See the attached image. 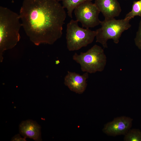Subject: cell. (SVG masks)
<instances>
[{
	"instance_id": "cell-5",
	"label": "cell",
	"mask_w": 141,
	"mask_h": 141,
	"mask_svg": "<svg viewBox=\"0 0 141 141\" xmlns=\"http://www.w3.org/2000/svg\"><path fill=\"white\" fill-rule=\"evenodd\" d=\"M96 33V30L80 27L77 20H71L67 25L66 38L68 50L73 51L86 46L93 42Z\"/></svg>"
},
{
	"instance_id": "cell-3",
	"label": "cell",
	"mask_w": 141,
	"mask_h": 141,
	"mask_svg": "<svg viewBox=\"0 0 141 141\" xmlns=\"http://www.w3.org/2000/svg\"><path fill=\"white\" fill-rule=\"evenodd\" d=\"M72 58L80 64L82 72L90 74L103 71L107 62L103 49L97 44L85 52H81L79 54L75 53Z\"/></svg>"
},
{
	"instance_id": "cell-8",
	"label": "cell",
	"mask_w": 141,
	"mask_h": 141,
	"mask_svg": "<svg viewBox=\"0 0 141 141\" xmlns=\"http://www.w3.org/2000/svg\"><path fill=\"white\" fill-rule=\"evenodd\" d=\"M88 73L81 75L75 72L68 71L64 78V84L71 91L78 94L83 93L87 86Z\"/></svg>"
},
{
	"instance_id": "cell-9",
	"label": "cell",
	"mask_w": 141,
	"mask_h": 141,
	"mask_svg": "<svg viewBox=\"0 0 141 141\" xmlns=\"http://www.w3.org/2000/svg\"><path fill=\"white\" fill-rule=\"evenodd\" d=\"M94 3L105 20H110L119 16L121 11L118 0H95Z\"/></svg>"
},
{
	"instance_id": "cell-15",
	"label": "cell",
	"mask_w": 141,
	"mask_h": 141,
	"mask_svg": "<svg viewBox=\"0 0 141 141\" xmlns=\"http://www.w3.org/2000/svg\"><path fill=\"white\" fill-rule=\"evenodd\" d=\"M26 138L24 137L22 138L21 137L19 134L16 135L14 136L12 138L11 141H26Z\"/></svg>"
},
{
	"instance_id": "cell-7",
	"label": "cell",
	"mask_w": 141,
	"mask_h": 141,
	"mask_svg": "<svg viewBox=\"0 0 141 141\" xmlns=\"http://www.w3.org/2000/svg\"><path fill=\"white\" fill-rule=\"evenodd\" d=\"M132 120L130 118L124 116L115 118L104 125L103 131L110 136L125 135L131 127Z\"/></svg>"
},
{
	"instance_id": "cell-13",
	"label": "cell",
	"mask_w": 141,
	"mask_h": 141,
	"mask_svg": "<svg viewBox=\"0 0 141 141\" xmlns=\"http://www.w3.org/2000/svg\"><path fill=\"white\" fill-rule=\"evenodd\" d=\"M125 141H141V131L139 129H130L125 135Z\"/></svg>"
},
{
	"instance_id": "cell-10",
	"label": "cell",
	"mask_w": 141,
	"mask_h": 141,
	"mask_svg": "<svg viewBox=\"0 0 141 141\" xmlns=\"http://www.w3.org/2000/svg\"><path fill=\"white\" fill-rule=\"evenodd\" d=\"M41 127L36 121L28 120L22 121L19 126L20 133L24 137L35 141L41 140Z\"/></svg>"
},
{
	"instance_id": "cell-4",
	"label": "cell",
	"mask_w": 141,
	"mask_h": 141,
	"mask_svg": "<svg viewBox=\"0 0 141 141\" xmlns=\"http://www.w3.org/2000/svg\"><path fill=\"white\" fill-rule=\"evenodd\" d=\"M130 21L115 18L101 21V27L96 30V42L101 44L104 48H107V42L111 39L116 44L119 43L122 33L131 27Z\"/></svg>"
},
{
	"instance_id": "cell-6",
	"label": "cell",
	"mask_w": 141,
	"mask_h": 141,
	"mask_svg": "<svg viewBox=\"0 0 141 141\" xmlns=\"http://www.w3.org/2000/svg\"><path fill=\"white\" fill-rule=\"evenodd\" d=\"M74 11L76 20L81 24L83 27L89 28L100 24V11L91 1H87L80 4Z\"/></svg>"
},
{
	"instance_id": "cell-14",
	"label": "cell",
	"mask_w": 141,
	"mask_h": 141,
	"mask_svg": "<svg viewBox=\"0 0 141 141\" xmlns=\"http://www.w3.org/2000/svg\"><path fill=\"white\" fill-rule=\"evenodd\" d=\"M134 42L136 46L141 50V20L139 22L138 28L134 39Z\"/></svg>"
},
{
	"instance_id": "cell-1",
	"label": "cell",
	"mask_w": 141,
	"mask_h": 141,
	"mask_svg": "<svg viewBox=\"0 0 141 141\" xmlns=\"http://www.w3.org/2000/svg\"><path fill=\"white\" fill-rule=\"evenodd\" d=\"M19 13L22 26L35 45H52L62 37L66 14L56 0H24Z\"/></svg>"
},
{
	"instance_id": "cell-11",
	"label": "cell",
	"mask_w": 141,
	"mask_h": 141,
	"mask_svg": "<svg viewBox=\"0 0 141 141\" xmlns=\"http://www.w3.org/2000/svg\"><path fill=\"white\" fill-rule=\"evenodd\" d=\"M58 2H62V6L67 10L68 16L72 18V13L75 8L80 4L87 1H91L93 0H56Z\"/></svg>"
},
{
	"instance_id": "cell-2",
	"label": "cell",
	"mask_w": 141,
	"mask_h": 141,
	"mask_svg": "<svg viewBox=\"0 0 141 141\" xmlns=\"http://www.w3.org/2000/svg\"><path fill=\"white\" fill-rule=\"evenodd\" d=\"M19 14L9 9L0 7V62L3 59V53L14 48L19 41V31L22 26Z\"/></svg>"
},
{
	"instance_id": "cell-12",
	"label": "cell",
	"mask_w": 141,
	"mask_h": 141,
	"mask_svg": "<svg viewBox=\"0 0 141 141\" xmlns=\"http://www.w3.org/2000/svg\"><path fill=\"white\" fill-rule=\"evenodd\" d=\"M136 16L141 17V0L133 2L131 10L126 15L124 19L130 20Z\"/></svg>"
}]
</instances>
